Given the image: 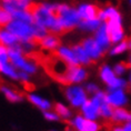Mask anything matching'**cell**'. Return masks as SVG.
Wrapping results in <instances>:
<instances>
[{
	"label": "cell",
	"instance_id": "cell-1",
	"mask_svg": "<svg viewBox=\"0 0 131 131\" xmlns=\"http://www.w3.org/2000/svg\"><path fill=\"white\" fill-rule=\"evenodd\" d=\"M57 18L59 20L63 34L69 32L71 29L79 26L81 18L78 10L70 8L66 5H58L57 7Z\"/></svg>",
	"mask_w": 131,
	"mask_h": 131
},
{
	"label": "cell",
	"instance_id": "cell-2",
	"mask_svg": "<svg viewBox=\"0 0 131 131\" xmlns=\"http://www.w3.org/2000/svg\"><path fill=\"white\" fill-rule=\"evenodd\" d=\"M63 96L72 109L79 110L89 100V94L81 84H68L63 89Z\"/></svg>",
	"mask_w": 131,
	"mask_h": 131
},
{
	"label": "cell",
	"instance_id": "cell-3",
	"mask_svg": "<svg viewBox=\"0 0 131 131\" xmlns=\"http://www.w3.org/2000/svg\"><path fill=\"white\" fill-rule=\"evenodd\" d=\"M45 67H46L47 72L50 74L53 79H56L58 82L63 84L64 77H66V74H67L68 70H69L70 66L64 60H62V59L56 53V51L53 54L50 56V57L46 60Z\"/></svg>",
	"mask_w": 131,
	"mask_h": 131
},
{
	"label": "cell",
	"instance_id": "cell-4",
	"mask_svg": "<svg viewBox=\"0 0 131 131\" xmlns=\"http://www.w3.org/2000/svg\"><path fill=\"white\" fill-rule=\"evenodd\" d=\"M99 77L108 89H126L128 87V81L122 77H118L114 73L113 68L109 67L108 64H103L100 68Z\"/></svg>",
	"mask_w": 131,
	"mask_h": 131
},
{
	"label": "cell",
	"instance_id": "cell-5",
	"mask_svg": "<svg viewBox=\"0 0 131 131\" xmlns=\"http://www.w3.org/2000/svg\"><path fill=\"white\" fill-rule=\"evenodd\" d=\"M8 31H10L12 35L18 37L20 40H36L34 31H32V25L20 20H12L7 27ZM39 43V42H38Z\"/></svg>",
	"mask_w": 131,
	"mask_h": 131
},
{
	"label": "cell",
	"instance_id": "cell-6",
	"mask_svg": "<svg viewBox=\"0 0 131 131\" xmlns=\"http://www.w3.org/2000/svg\"><path fill=\"white\" fill-rule=\"evenodd\" d=\"M88 72L83 66H70L69 70L64 77L63 84H81L87 80Z\"/></svg>",
	"mask_w": 131,
	"mask_h": 131
},
{
	"label": "cell",
	"instance_id": "cell-7",
	"mask_svg": "<svg viewBox=\"0 0 131 131\" xmlns=\"http://www.w3.org/2000/svg\"><path fill=\"white\" fill-rule=\"evenodd\" d=\"M107 101L114 109L124 108L129 102V97L126 89H108L106 91Z\"/></svg>",
	"mask_w": 131,
	"mask_h": 131
},
{
	"label": "cell",
	"instance_id": "cell-8",
	"mask_svg": "<svg viewBox=\"0 0 131 131\" xmlns=\"http://www.w3.org/2000/svg\"><path fill=\"white\" fill-rule=\"evenodd\" d=\"M84 50L87 51L88 56L91 58L92 61H97L103 56V49L100 47L99 43L96 41L94 38H87L81 42Z\"/></svg>",
	"mask_w": 131,
	"mask_h": 131
},
{
	"label": "cell",
	"instance_id": "cell-9",
	"mask_svg": "<svg viewBox=\"0 0 131 131\" xmlns=\"http://www.w3.org/2000/svg\"><path fill=\"white\" fill-rule=\"evenodd\" d=\"M27 100L32 104V106H35L36 108H38L39 110H41L42 112L53 109V106H52L51 101L49 99H47V98L38 94V93H35V92L28 93L27 94Z\"/></svg>",
	"mask_w": 131,
	"mask_h": 131
},
{
	"label": "cell",
	"instance_id": "cell-10",
	"mask_svg": "<svg viewBox=\"0 0 131 131\" xmlns=\"http://www.w3.org/2000/svg\"><path fill=\"white\" fill-rule=\"evenodd\" d=\"M102 9L94 5H81L78 8V12L80 15L81 20H93V19H99L100 14Z\"/></svg>",
	"mask_w": 131,
	"mask_h": 131
},
{
	"label": "cell",
	"instance_id": "cell-11",
	"mask_svg": "<svg viewBox=\"0 0 131 131\" xmlns=\"http://www.w3.org/2000/svg\"><path fill=\"white\" fill-rule=\"evenodd\" d=\"M80 114L86 118L87 120H91V121H98L100 119V111H99V107L96 103H93L92 101L89 100L80 108Z\"/></svg>",
	"mask_w": 131,
	"mask_h": 131
},
{
	"label": "cell",
	"instance_id": "cell-12",
	"mask_svg": "<svg viewBox=\"0 0 131 131\" xmlns=\"http://www.w3.org/2000/svg\"><path fill=\"white\" fill-rule=\"evenodd\" d=\"M0 93L5 97L6 100H8L11 103H19L25 100L24 94H21L19 91L14 89V88L9 86H5V84L0 86Z\"/></svg>",
	"mask_w": 131,
	"mask_h": 131
},
{
	"label": "cell",
	"instance_id": "cell-13",
	"mask_svg": "<svg viewBox=\"0 0 131 131\" xmlns=\"http://www.w3.org/2000/svg\"><path fill=\"white\" fill-rule=\"evenodd\" d=\"M56 53H57L62 60H64L69 66H81L79 63V60H78L74 51L72 50V48L59 47L57 50H56Z\"/></svg>",
	"mask_w": 131,
	"mask_h": 131
},
{
	"label": "cell",
	"instance_id": "cell-14",
	"mask_svg": "<svg viewBox=\"0 0 131 131\" xmlns=\"http://www.w3.org/2000/svg\"><path fill=\"white\" fill-rule=\"evenodd\" d=\"M60 40L54 34H48L45 38L39 40V46L43 49V50L48 51H56L60 47Z\"/></svg>",
	"mask_w": 131,
	"mask_h": 131
},
{
	"label": "cell",
	"instance_id": "cell-15",
	"mask_svg": "<svg viewBox=\"0 0 131 131\" xmlns=\"http://www.w3.org/2000/svg\"><path fill=\"white\" fill-rule=\"evenodd\" d=\"M0 45L5 46L9 48H14L17 47L18 45H20V39L18 37H16L15 35H12L10 31L4 30L0 28Z\"/></svg>",
	"mask_w": 131,
	"mask_h": 131
},
{
	"label": "cell",
	"instance_id": "cell-16",
	"mask_svg": "<svg viewBox=\"0 0 131 131\" xmlns=\"http://www.w3.org/2000/svg\"><path fill=\"white\" fill-rule=\"evenodd\" d=\"M96 41L99 43V46L103 49V51H106L110 46V38H109V34L107 30V25H101L99 28L97 29L96 36H94Z\"/></svg>",
	"mask_w": 131,
	"mask_h": 131
},
{
	"label": "cell",
	"instance_id": "cell-17",
	"mask_svg": "<svg viewBox=\"0 0 131 131\" xmlns=\"http://www.w3.org/2000/svg\"><path fill=\"white\" fill-rule=\"evenodd\" d=\"M131 120V112L128 111L126 108H117L113 110V114L111 121L114 124H124Z\"/></svg>",
	"mask_w": 131,
	"mask_h": 131
},
{
	"label": "cell",
	"instance_id": "cell-18",
	"mask_svg": "<svg viewBox=\"0 0 131 131\" xmlns=\"http://www.w3.org/2000/svg\"><path fill=\"white\" fill-rule=\"evenodd\" d=\"M0 73L11 80L19 81V70L16 69L10 61L0 62Z\"/></svg>",
	"mask_w": 131,
	"mask_h": 131
},
{
	"label": "cell",
	"instance_id": "cell-19",
	"mask_svg": "<svg viewBox=\"0 0 131 131\" xmlns=\"http://www.w3.org/2000/svg\"><path fill=\"white\" fill-rule=\"evenodd\" d=\"M53 110L58 113V116L60 117L61 120L63 121H70V119L73 117L72 108L68 104H64L62 102H57L53 106Z\"/></svg>",
	"mask_w": 131,
	"mask_h": 131
},
{
	"label": "cell",
	"instance_id": "cell-20",
	"mask_svg": "<svg viewBox=\"0 0 131 131\" xmlns=\"http://www.w3.org/2000/svg\"><path fill=\"white\" fill-rule=\"evenodd\" d=\"M72 50L74 51V53H76L78 60H79V63L81 66H89V64H91L92 60H91V58L88 56L87 51L84 50V48L82 47V45L81 43L73 46Z\"/></svg>",
	"mask_w": 131,
	"mask_h": 131
},
{
	"label": "cell",
	"instance_id": "cell-21",
	"mask_svg": "<svg viewBox=\"0 0 131 131\" xmlns=\"http://www.w3.org/2000/svg\"><path fill=\"white\" fill-rule=\"evenodd\" d=\"M10 15L12 16V19H15V20H20V21L27 22V24H30V25H32L35 21L34 17L26 10H17V11H14Z\"/></svg>",
	"mask_w": 131,
	"mask_h": 131
},
{
	"label": "cell",
	"instance_id": "cell-22",
	"mask_svg": "<svg viewBox=\"0 0 131 131\" xmlns=\"http://www.w3.org/2000/svg\"><path fill=\"white\" fill-rule=\"evenodd\" d=\"M113 110H114V108L111 106V104L108 103V101H106V102L101 104L99 108L100 118H102L104 120H111L112 114H113Z\"/></svg>",
	"mask_w": 131,
	"mask_h": 131
},
{
	"label": "cell",
	"instance_id": "cell-23",
	"mask_svg": "<svg viewBox=\"0 0 131 131\" xmlns=\"http://www.w3.org/2000/svg\"><path fill=\"white\" fill-rule=\"evenodd\" d=\"M79 28L83 29V30H97L100 27V20L99 19H93V20H81Z\"/></svg>",
	"mask_w": 131,
	"mask_h": 131
},
{
	"label": "cell",
	"instance_id": "cell-24",
	"mask_svg": "<svg viewBox=\"0 0 131 131\" xmlns=\"http://www.w3.org/2000/svg\"><path fill=\"white\" fill-rule=\"evenodd\" d=\"M12 21V16L10 12H8L5 8L0 7V28L7 27V26Z\"/></svg>",
	"mask_w": 131,
	"mask_h": 131
},
{
	"label": "cell",
	"instance_id": "cell-25",
	"mask_svg": "<svg viewBox=\"0 0 131 131\" xmlns=\"http://www.w3.org/2000/svg\"><path fill=\"white\" fill-rule=\"evenodd\" d=\"M128 48H129V42H128V40H123V41H121L120 43H118L117 46H114V47L110 50V53L113 54V56L120 54V53H122V52L126 51Z\"/></svg>",
	"mask_w": 131,
	"mask_h": 131
},
{
	"label": "cell",
	"instance_id": "cell-26",
	"mask_svg": "<svg viewBox=\"0 0 131 131\" xmlns=\"http://www.w3.org/2000/svg\"><path fill=\"white\" fill-rule=\"evenodd\" d=\"M129 68L130 67H129V64H128L127 62H119V63L114 64L113 71H114V73H116L118 77H122L123 74H126V72L128 71Z\"/></svg>",
	"mask_w": 131,
	"mask_h": 131
},
{
	"label": "cell",
	"instance_id": "cell-27",
	"mask_svg": "<svg viewBox=\"0 0 131 131\" xmlns=\"http://www.w3.org/2000/svg\"><path fill=\"white\" fill-rule=\"evenodd\" d=\"M82 131H100V124L98 123V121H91L86 119Z\"/></svg>",
	"mask_w": 131,
	"mask_h": 131
},
{
	"label": "cell",
	"instance_id": "cell-28",
	"mask_svg": "<svg viewBox=\"0 0 131 131\" xmlns=\"http://www.w3.org/2000/svg\"><path fill=\"white\" fill-rule=\"evenodd\" d=\"M43 118H45L46 121H48V122H58L59 120H61L60 117L58 116V113L56 112L53 109L45 111L43 112Z\"/></svg>",
	"mask_w": 131,
	"mask_h": 131
},
{
	"label": "cell",
	"instance_id": "cell-29",
	"mask_svg": "<svg viewBox=\"0 0 131 131\" xmlns=\"http://www.w3.org/2000/svg\"><path fill=\"white\" fill-rule=\"evenodd\" d=\"M83 87H84V89H86V91L88 92L89 96H93L94 93H97L98 91L100 90L99 86H98L97 83H94V82H87Z\"/></svg>",
	"mask_w": 131,
	"mask_h": 131
},
{
	"label": "cell",
	"instance_id": "cell-30",
	"mask_svg": "<svg viewBox=\"0 0 131 131\" xmlns=\"http://www.w3.org/2000/svg\"><path fill=\"white\" fill-rule=\"evenodd\" d=\"M19 81L22 83H29L30 82V74L24 71H19Z\"/></svg>",
	"mask_w": 131,
	"mask_h": 131
},
{
	"label": "cell",
	"instance_id": "cell-31",
	"mask_svg": "<svg viewBox=\"0 0 131 131\" xmlns=\"http://www.w3.org/2000/svg\"><path fill=\"white\" fill-rule=\"evenodd\" d=\"M111 131H124L122 124H114V126L111 128Z\"/></svg>",
	"mask_w": 131,
	"mask_h": 131
},
{
	"label": "cell",
	"instance_id": "cell-32",
	"mask_svg": "<svg viewBox=\"0 0 131 131\" xmlns=\"http://www.w3.org/2000/svg\"><path fill=\"white\" fill-rule=\"evenodd\" d=\"M123 127V130L124 131H131V121H129V122H126L124 124H122Z\"/></svg>",
	"mask_w": 131,
	"mask_h": 131
},
{
	"label": "cell",
	"instance_id": "cell-33",
	"mask_svg": "<svg viewBox=\"0 0 131 131\" xmlns=\"http://www.w3.org/2000/svg\"><path fill=\"white\" fill-rule=\"evenodd\" d=\"M128 86L130 87V89H131V71H130V76H129V82H128Z\"/></svg>",
	"mask_w": 131,
	"mask_h": 131
},
{
	"label": "cell",
	"instance_id": "cell-34",
	"mask_svg": "<svg viewBox=\"0 0 131 131\" xmlns=\"http://www.w3.org/2000/svg\"><path fill=\"white\" fill-rule=\"evenodd\" d=\"M128 64H129V67H130V69H131V56L129 57V60H128V62H127Z\"/></svg>",
	"mask_w": 131,
	"mask_h": 131
},
{
	"label": "cell",
	"instance_id": "cell-35",
	"mask_svg": "<svg viewBox=\"0 0 131 131\" xmlns=\"http://www.w3.org/2000/svg\"><path fill=\"white\" fill-rule=\"evenodd\" d=\"M64 131H74V130H73L71 127H69V128H66V130H64Z\"/></svg>",
	"mask_w": 131,
	"mask_h": 131
},
{
	"label": "cell",
	"instance_id": "cell-36",
	"mask_svg": "<svg viewBox=\"0 0 131 131\" xmlns=\"http://www.w3.org/2000/svg\"><path fill=\"white\" fill-rule=\"evenodd\" d=\"M24 1H26V2H31V0H24Z\"/></svg>",
	"mask_w": 131,
	"mask_h": 131
},
{
	"label": "cell",
	"instance_id": "cell-37",
	"mask_svg": "<svg viewBox=\"0 0 131 131\" xmlns=\"http://www.w3.org/2000/svg\"><path fill=\"white\" fill-rule=\"evenodd\" d=\"M50 131H59V130H57V129H52V130H50Z\"/></svg>",
	"mask_w": 131,
	"mask_h": 131
},
{
	"label": "cell",
	"instance_id": "cell-38",
	"mask_svg": "<svg viewBox=\"0 0 131 131\" xmlns=\"http://www.w3.org/2000/svg\"><path fill=\"white\" fill-rule=\"evenodd\" d=\"M4 1H5V0H4Z\"/></svg>",
	"mask_w": 131,
	"mask_h": 131
},
{
	"label": "cell",
	"instance_id": "cell-39",
	"mask_svg": "<svg viewBox=\"0 0 131 131\" xmlns=\"http://www.w3.org/2000/svg\"><path fill=\"white\" fill-rule=\"evenodd\" d=\"M130 121H131V120H130Z\"/></svg>",
	"mask_w": 131,
	"mask_h": 131
}]
</instances>
